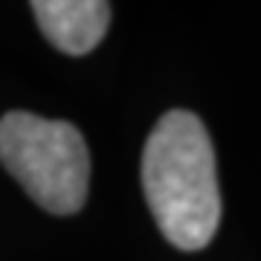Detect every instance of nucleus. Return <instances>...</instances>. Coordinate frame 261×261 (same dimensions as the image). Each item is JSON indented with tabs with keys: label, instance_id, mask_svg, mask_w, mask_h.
I'll return each instance as SVG.
<instances>
[{
	"label": "nucleus",
	"instance_id": "f257e3e1",
	"mask_svg": "<svg viewBox=\"0 0 261 261\" xmlns=\"http://www.w3.org/2000/svg\"><path fill=\"white\" fill-rule=\"evenodd\" d=\"M142 189L160 232L177 250H203L221 224L215 151L203 122L168 111L142 151Z\"/></svg>",
	"mask_w": 261,
	"mask_h": 261
},
{
	"label": "nucleus",
	"instance_id": "f03ea898",
	"mask_svg": "<svg viewBox=\"0 0 261 261\" xmlns=\"http://www.w3.org/2000/svg\"><path fill=\"white\" fill-rule=\"evenodd\" d=\"M0 163L41 209L73 215L90 186V154L75 125L12 111L0 119Z\"/></svg>",
	"mask_w": 261,
	"mask_h": 261
},
{
	"label": "nucleus",
	"instance_id": "7ed1b4c3",
	"mask_svg": "<svg viewBox=\"0 0 261 261\" xmlns=\"http://www.w3.org/2000/svg\"><path fill=\"white\" fill-rule=\"evenodd\" d=\"M32 12L47 41L67 56L96 49L111 23V6L105 0H35Z\"/></svg>",
	"mask_w": 261,
	"mask_h": 261
}]
</instances>
